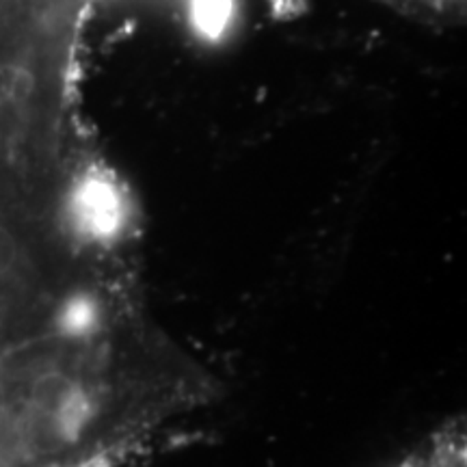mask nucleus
Returning a JSON list of instances; mask_svg holds the SVG:
<instances>
[{"label":"nucleus","instance_id":"f257e3e1","mask_svg":"<svg viewBox=\"0 0 467 467\" xmlns=\"http://www.w3.org/2000/svg\"><path fill=\"white\" fill-rule=\"evenodd\" d=\"M52 202L0 186V448H76L150 407V342Z\"/></svg>","mask_w":467,"mask_h":467},{"label":"nucleus","instance_id":"f03ea898","mask_svg":"<svg viewBox=\"0 0 467 467\" xmlns=\"http://www.w3.org/2000/svg\"><path fill=\"white\" fill-rule=\"evenodd\" d=\"M93 0H0V104L76 96L78 48Z\"/></svg>","mask_w":467,"mask_h":467},{"label":"nucleus","instance_id":"7ed1b4c3","mask_svg":"<svg viewBox=\"0 0 467 467\" xmlns=\"http://www.w3.org/2000/svg\"><path fill=\"white\" fill-rule=\"evenodd\" d=\"M189 22L197 37L217 44L227 37L236 17V0H189Z\"/></svg>","mask_w":467,"mask_h":467}]
</instances>
